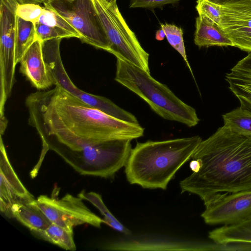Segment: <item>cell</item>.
Segmentation results:
<instances>
[{"label":"cell","mask_w":251,"mask_h":251,"mask_svg":"<svg viewBox=\"0 0 251 251\" xmlns=\"http://www.w3.org/2000/svg\"><path fill=\"white\" fill-rule=\"evenodd\" d=\"M20 63L21 73L37 89H46L54 84L44 58L41 40L37 39L32 43Z\"/></svg>","instance_id":"12"},{"label":"cell","mask_w":251,"mask_h":251,"mask_svg":"<svg viewBox=\"0 0 251 251\" xmlns=\"http://www.w3.org/2000/svg\"><path fill=\"white\" fill-rule=\"evenodd\" d=\"M19 0H0V104L5 105L15 82L16 9Z\"/></svg>","instance_id":"7"},{"label":"cell","mask_w":251,"mask_h":251,"mask_svg":"<svg viewBox=\"0 0 251 251\" xmlns=\"http://www.w3.org/2000/svg\"><path fill=\"white\" fill-rule=\"evenodd\" d=\"M165 37V33L162 28L158 30L155 33V39L157 40L162 41L164 39Z\"/></svg>","instance_id":"30"},{"label":"cell","mask_w":251,"mask_h":251,"mask_svg":"<svg viewBox=\"0 0 251 251\" xmlns=\"http://www.w3.org/2000/svg\"><path fill=\"white\" fill-rule=\"evenodd\" d=\"M34 25L37 38L41 41L54 39H62L64 38L75 37L73 34L57 27L49 26L39 22Z\"/></svg>","instance_id":"25"},{"label":"cell","mask_w":251,"mask_h":251,"mask_svg":"<svg viewBox=\"0 0 251 251\" xmlns=\"http://www.w3.org/2000/svg\"><path fill=\"white\" fill-rule=\"evenodd\" d=\"M25 105L28 124L36 129L42 143L38 168L50 150L79 174L94 176L100 165L102 143L133 140L144 132L139 124L120 120L93 108L58 85L31 94Z\"/></svg>","instance_id":"1"},{"label":"cell","mask_w":251,"mask_h":251,"mask_svg":"<svg viewBox=\"0 0 251 251\" xmlns=\"http://www.w3.org/2000/svg\"><path fill=\"white\" fill-rule=\"evenodd\" d=\"M21 3H35V4H41L44 3L48 0H19Z\"/></svg>","instance_id":"31"},{"label":"cell","mask_w":251,"mask_h":251,"mask_svg":"<svg viewBox=\"0 0 251 251\" xmlns=\"http://www.w3.org/2000/svg\"><path fill=\"white\" fill-rule=\"evenodd\" d=\"M43 7L35 3H20L16 8V15L21 19L33 24L38 23L43 13Z\"/></svg>","instance_id":"27"},{"label":"cell","mask_w":251,"mask_h":251,"mask_svg":"<svg viewBox=\"0 0 251 251\" xmlns=\"http://www.w3.org/2000/svg\"><path fill=\"white\" fill-rule=\"evenodd\" d=\"M115 80L142 98L163 119L189 127L199 123L200 119L193 107L141 68L117 59Z\"/></svg>","instance_id":"4"},{"label":"cell","mask_w":251,"mask_h":251,"mask_svg":"<svg viewBox=\"0 0 251 251\" xmlns=\"http://www.w3.org/2000/svg\"><path fill=\"white\" fill-rule=\"evenodd\" d=\"M0 150V209L7 217L11 218V208L13 205L31 203L35 199L21 182L11 166L2 136Z\"/></svg>","instance_id":"11"},{"label":"cell","mask_w":251,"mask_h":251,"mask_svg":"<svg viewBox=\"0 0 251 251\" xmlns=\"http://www.w3.org/2000/svg\"><path fill=\"white\" fill-rule=\"evenodd\" d=\"M221 5V27L234 47L251 52V0H231Z\"/></svg>","instance_id":"10"},{"label":"cell","mask_w":251,"mask_h":251,"mask_svg":"<svg viewBox=\"0 0 251 251\" xmlns=\"http://www.w3.org/2000/svg\"><path fill=\"white\" fill-rule=\"evenodd\" d=\"M204 203L206 224H232L251 215V190L219 194Z\"/></svg>","instance_id":"9"},{"label":"cell","mask_w":251,"mask_h":251,"mask_svg":"<svg viewBox=\"0 0 251 251\" xmlns=\"http://www.w3.org/2000/svg\"><path fill=\"white\" fill-rule=\"evenodd\" d=\"M81 198L67 194L61 199L41 195L34 201L52 223L73 232L74 226L88 224L100 228L104 219L93 213Z\"/></svg>","instance_id":"8"},{"label":"cell","mask_w":251,"mask_h":251,"mask_svg":"<svg viewBox=\"0 0 251 251\" xmlns=\"http://www.w3.org/2000/svg\"><path fill=\"white\" fill-rule=\"evenodd\" d=\"M194 43L199 48L233 46L234 44L220 25L205 16L199 15L196 19Z\"/></svg>","instance_id":"15"},{"label":"cell","mask_w":251,"mask_h":251,"mask_svg":"<svg viewBox=\"0 0 251 251\" xmlns=\"http://www.w3.org/2000/svg\"><path fill=\"white\" fill-rule=\"evenodd\" d=\"M78 196L83 200H86L91 202L97 207L101 214L104 216L105 224L111 227L114 223L120 222L111 214L110 211L104 204L101 196L98 193L94 192H81Z\"/></svg>","instance_id":"24"},{"label":"cell","mask_w":251,"mask_h":251,"mask_svg":"<svg viewBox=\"0 0 251 251\" xmlns=\"http://www.w3.org/2000/svg\"><path fill=\"white\" fill-rule=\"evenodd\" d=\"M43 4L64 18L82 42L108 52L109 43L92 0H48Z\"/></svg>","instance_id":"6"},{"label":"cell","mask_w":251,"mask_h":251,"mask_svg":"<svg viewBox=\"0 0 251 251\" xmlns=\"http://www.w3.org/2000/svg\"><path fill=\"white\" fill-rule=\"evenodd\" d=\"M109 43V52L117 59L132 64L150 74L149 54L129 28L117 3L92 0Z\"/></svg>","instance_id":"5"},{"label":"cell","mask_w":251,"mask_h":251,"mask_svg":"<svg viewBox=\"0 0 251 251\" xmlns=\"http://www.w3.org/2000/svg\"><path fill=\"white\" fill-rule=\"evenodd\" d=\"M104 0L109 4L116 3V0Z\"/></svg>","instance_id":"33"},{"label":"cell","mask_w":251,"mask_h":251,"mask_svg":"<svg viewBox=\"0 0 251 251\" xmlns=\"http://www.w3.org/2000/svg\"><path fill=\"white\" fill-rule=\"evenodd\" d=\"M61 40L54 39L42 41L44 58L54 84L74 95L78 88L72 82L63 65L59 50Z\"/></svg>","instance_id":"14"},{"label":"cell","mask_w":251,"mask_h":251,"mask_svg":"<svg viewBox=\"0 0 251 251\" xmlns=\"http://www.w3.org/2000/svg\"><path fill=\"white\" fill-rule=\"evenodd\" d=\"M180 0H130L131 8H155L166 4L174 3Z\"/></svg>","instance_id":"28"},{"label":"cell","mask_w":251,"mask_h":251,"mask_svg":"<svg viewBox=\"0 0 251 251\" xmlns=\"http://www.w3.org/2000/svg\"><path fill=\"white\" fill-rule=\"evenodd\" d=\"M202 141L198 135L137 142L125 167L127 181L144 188L166 190L169 181Z\"/></svg>","instance_id":"3"},{"label":"cell","mask_w":251,"mask_h":251,"mask_svg":"<svg viewBox=\"0 0 251 251\" xmlns=\"http://www.w3.org/2000/svg\"><path fill=\"white\" fill-rule=\"evenodd\" d=\"M221 4L211 0H197L196 6L199 15L205 16L219 25L221 18Z\"/></svg>","instance_id":"26"},{"label":"cell","mask_w":251,"mask_h":251,"mask_svg":"<svg viewBox=\"0 0 251 251\" xmlns=\"http://www.w3.org/2000/svg\"><path fill=\"white\" fill-rule=\"evenodd\" d=\"M229 88L240 106L251 111V52L239 61L226 75Z\"/></svg>","instance_id":"13"},{"label":"cell","mask_w":251,"mask_h":251,"mask_svg":"<svg viewBox=\"0 0 251 251\" xmlns=\"http://www.w3.org/2000/svg\"><path fill=\"white\" fill-rule=\"evenodd\" d=\"M160 25L165 33L166 37L168 42L183 57L186 65L193 76L190 65L187 58L182 28L174 24H161Z\"/></svg>","instance_id":"22"},{"label":"cell","mask_w":251,"mask_h":251,"mask_svg":"<svg viewBox=\"0 0 251 251\" xmlns=\"http://www.w3.org/2000/svg\"><path fill=\"white\" fill-rule=\"evenodd\" d=\"M34 201L13 205L11 208L12 217L15 218L30 230L45 229L52 223Z\"/></svg>","instance_id":"18"},{"label":"cell","mask_w":251,"mask_h":251,"mask_svg":"<svg viewBox=\"0 0 251 251\" xmlns=\"http://www.w3.org/2000/svg\"><path fill=\"white\" fill-rule=\"evenodd\" d=\"M38 22L49 26L62 28L73 34L75 37L79 39L80 38L79 33L64 18L55 11L44 6Z\"/></svg>","instance_id":"23"},{"label":"cell","mask_w":251,"mask_h":251,"mask_svg":"<svg viewBox=\"0 0 251 251\" xmlns=\"http://www.w3.org/2000/svg\"><path fill=\"white\" fill-rule=\"evenodd\" d=\"M216 3H217L220 4H222L224 3H225L227 1H230L231 0H211Z\"/></svg>","instance_id":"32"},{"label":"cell","mask_w":251,"mask_h":251,"mask_svg":"<svg viewBox=\"0 0 251 251\" xmlns=\"http://www.w3.org/2000/svg\"><path fill=\"white\" fill-rule=\"evenodd\" d=\"M224 126L237 133L251 136V111L241 106L223 115Z\"/></svg>","instance_id":"21"},{"label":"cell","mask_w":251,"mask_h":251,"mask_svg":"<svg viewBox=\"0 0 251 251\" xmlns=\"http://www.w3.org/2000/svg\"><path fill=\"white\" fill-rule=\"evenodd\" d=\"M36 237L48 241L59 247L69 251L76 250L73 232L51 223L45 229L30 230Z\"/></svg>","instance_id":"19"},{"label":"cell","mask_w":251,"mask_h":251,"mask_svg":"<svg viewBox=\"0 0 251 251\" xmlns=\"http://www.w3.org/2000/svg\"><path fill=\"white\" fill-rule=\"evenodd\" d=\"M8 121L4 116V114H0V133L2 136L7 126Z\"/></svg>","instance_id":"29"},{"label":"cell","mask_w":251,"mask_h":251,"mask_svg":"<svg viewBox=\"0 0 251 251\" xmlns=\"http://www.w3.org/2000/svg\"><path fill=\"white\" fill-rule=\"evenodd\" d=\"M74 95L89 105L110 116L131 123L139 124L133 114L105 97L90 94L78 88Z\"/></svg>","instance_id":"17"},{"label":"cell","mask_w":251,"mask_h":251,"mask_svg":"<svg viewBox=\"0 0 251 251\" xmlns=\"http://www.w3.org/2000/svg\"><path fill=\"white\" fill-rule=\"evenodd\" d=\"M191 158L193 173L180 182L181 193L205 203L219 194L251 190V136L224 125L201 142Z\"/></svg>","instance_id":"2"},{"label":"cell","mask_w":251,"mask_h":251,"mask_svg":"<svg viewBox=\"0 0 251 251\" xmlns=\"http://www.w3.org/2000/svg\"><path fill=\"white\" fill-rule=\"evenodd\" d=\"M208 237L216 243H251V215L237 223L210 231Z\"/></svg>","instance_id":"16"},{"label":"cell","mask_w":251,"mask_h":251,"mask_svg":"<svg viewBox=\"0 0 251 251\" xmlns=\"http://www.w3.org/2000/svg\"><path fill=\"white\" fill-rule=\"evenodd\" d=\"M37 39L34 24L16 15L15 30V62L16 65L26 50Z\"/></svg>","instance_id":"20"}]
</instances>
